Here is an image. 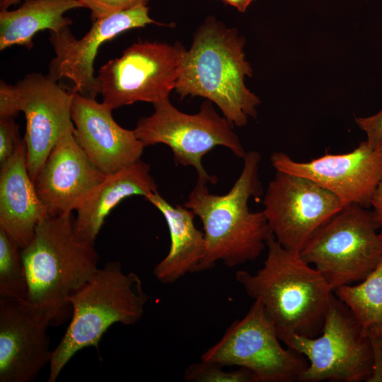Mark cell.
Wrapping results in <instances>:
<instances>
[{
  "label": "cell",
  "instance_id": "1",
  "mask_svg": "<svg viewBox=\"0 0 382 382\" xmlns=\"http://www.w3.org/2000/svg\"><path fill=\"white\" fill-rule=\"evenodd\" d=\"M261 156L246 152L243 167L230 190L224 195L209 192L208 182L199 178L183 204L198 216L203 226L205 253L196 272L209 270L218 262L233 268L255 260L272 236L262 212H251L248 202L263 189L259 178Z\"/></svg>",
  "mask_w": 382,
  "mask_h": 382
},
{
  "label": "cell",
  "instance_id": "2",
  "mask_svg": "<svg viewBox=\"0 0 382 382\" xmlns=\"http://www.w3.org/2000/svg\"><path fill=\"white\" fill-rule=\"evenodd\" d=\"M267 257L255 273L238 270L236 280L259 301L278 335L315 337L321 332L333 289L299 252L282 247L272 236Z\"/></svg>",
  "mask_w": 382,
  "mask_h": 382
},
{
  "label": "cell",
  "instance_id": "3",
  "mask_svg": "<svg viewBox=\"0 0 382 382\" xmlns=\"http://www.w3.org/2000/svg\"><path fill=\"white\" fill-rule=\"evenodd\" d=\"M74 221L72 213L46 216L21 248L29 289L27 301L46 312L52 326L71 316L69 297L99 269L94 244L76 237Z\"/></svg>",
  "mask_w": 382,
  "mask_h": 382
},
{
  "label": "cell",
  "instance_id": "4",
  "mask_svg": "<svg viewBox=\"0 0 382 382\" xmlns=\"http://www.w3.org/2000/svg\"><path fill=\"white\" fill-rule=\"evenodd\" d=\"M244 38L214 18L197 29L186 50L175 91L183 98L201 96L215 103L224 117L237 127L255 118L260 99L247 88L252 69L243 52Z\"/></svg>",
  "mask_w": 382,
  "mask_h": 382
},
{
  "label": "cell",
  "instance_id": "5",
  "mask_svg": "<svg viewBox=\"0 0 382 382\" xmlns=\"http://www.w3.org/2000/svg\"><path fill=\"white\" fill-rule=\"evenodd\" d=\"M148 297L140 277L124 272L118 261L108 262L69 297L71 322L52 350L48 382H55L79 351L94 347L115 323L133 325L141 319Z\"/></svg>",
  "mask_w": 382,
  "mask_h": 382
},
{
  "label": "cell",
  "instance_id": "6",
  "mask_svg": "<svg viewBox=\"0 0 382 382\" xmlns=\"http://www.w3.org/2000/svg\"><path fill=\"white\" fill-rule=\"evenodd\" d=\"M299 253L333 290L362 281L382 259V237L373 212L345 205L312 234Z\"/></svg>",
  "mask_w": 382,
  "mask_h": 382
},
{
  "label": "cell",
  "instance_id": "7",
  "mask_svg": "<svg viewBox=\"0 0 382 382\" xmlns=\"http://www.w3.org/2000/svg\"><path fill=\"white\" fill-rule=\"evenodd\" d=\"M153 105L154 112L141 117L133 129L136 137L144 147L167 145L175 165L192 166L199 178L216 183L217 178L208 174L202 161L216 146L228 148L238 158L245 156L246 151L233 131V124L219 116L210 100L204 101L194 115L178 110L168 98Z\"/></svg>",
  "mask_w": 382,
  "mask_h": 382
},
{
  "label": "cell",
  "instance_id": "8",
  "mask_svg": "<svg viewBox=\"0 0 382 382\" xmlns=\"http://www.w3.org/2000/svg\"><path fill=\"white\" fill-rule=\"evenodd\" d=\"M287 347L304 356L308 366L299 381H366L373 366L371 342L359 323L333 293L319 335H278Z\"/></svg>",
  "mask_w": 382,
  "mask_h": 382
},
{
  "label": "cell",
  "instance_id": "9",
  "mask_svg": "<svg viewBox=\"0 0 382 382\" xmlns=\"http://www.w3.org/2000/svg\"><path fill=\"white\" fill-rule=\"evenodd\" d=\"M275 325L255 301L246 315L235 320L201 360L249 370L255 382L299 381L308 366L306 358L281 344Z\"/></svg>",
  "mask_w": 382,
  "mask_h": 382
},
{
  "label": "cell",
  "instance_id": "10",
  "mask_svg": "<svg viewBox=\"0 0 382 382\" xmlns=\"http://www.w3.org/2000/svg\"><path fill=\"white\" fill-rule=\"evenodd\" d=\"M72 93L49 74H27L15 85L0 83V116L25 114L27 168L34 182L62 134L73 127Z\"/></svg>",
  "mask_w": 382,
  "mask_h": 382
},
{
  "label": "cell",
  "instance_id": "11",
  "mask_svg": "<svg viewBox=\"0 0 382 382\" xmlns=\"http://www.w3.org/2000/svg\"><path fill=\"white\" fill-rule=\"evenodd\" d=\"M185 52L178 42L132 44L98 71L102 103L114 110L139 101L154 104L168 98L175 88Z\"/></svg>",
  "mask_w": 382,
  "mask_h": 382
},
{
  "label": "cell",
  "instance_id": "12",
  "mask_svg": "<svg viewBox=\"0 0 382 382\" xmlns=\"http://www.w3.org/2000/svg\"><path fill=\"white\" fill-rule=\"evenodd\" d=\"M262 204L275 240L299 253L312 234L345 205L313 180L279 170L270 182Z\"/></svg>",
  "mask_w": 382,
  "mask_h": 382
},
{
  "label": "cell",
  "instance_id": "13",
  "mask_svg": "<svg viewBox=\"0 0 382 382\" xmlns=\"http://www.w3.org/2000/svg\"><path fill=\"white\" fill-rule=\"evenodd\" d=\"M276 170L306 177L337 196L346 204L371 207L382 180V144L373 148L365 140L344 154H325L310 161L299 162L284 152L270 156Z\"/></svg>",
  "mask_w": 382,
  "mask_h": 382
},
{
  "label": "cell",
  "instance_id": "14",
  "mask_svg": "<svg viewBox=\"0 0 382 382\" xmlns=\"http://www.w3.org/2000/svg\"><path fill=\"white\" fill-rule=\"evenodd\" d=\"M157 23L149 15L146 4H139L129 9L113 13L93 21L88 32L77 39L69 26L57 32H50L49 40L55 57L49 66V75L54 80H71L73 92L93 98L99 93L93 64L100 45L127 30Z\"/></svg>",
  "mask_w": 382,
  "mask_h": 382
},
{
  "label": "cell",
  "instance_id": "15",
  "mask_svg": "<svg viewBox=\"0 0 382 382\" xmlns=\"http://www.w3.org/2000/svg\"><path fill=\"white\" fill-rule=\"evenodd\" d=\"M51 318L27 301L0 299V382H32L52 354Z\"/></svg>",
  "mask_w": 382,
  "mask_h": 382
},
{
  "label": "cell",
  "instance_id": "16",
  "mask_svg": "<svg viewBox=\"0 0 382 382\" xmlns=\"http://www.w3.org/2000/svg\"><path fill=\"white\" fill-rule=\"evenodd\" d=\"M74 129L62 134L33 182L48 216L76 211L106 176L79 145Z\"/></svg>",
  "mask_w": 382,
  "mask_h": 382
},
{
  "label": "cell",
  "instance_id": "17",
  "mask_svg": "<svg viewBox=\"0 0 382 382\" xmlns=\"http://www.w3.org/2000/svg\"><path fill=\"white\" fill-rule=\"evenodd\" d=\"M71 93L74 137L103 173L112 174L140 159L144 146L134 130L120 126L103 103Z\"/></svg>",
  "mask_w": 382,
  "mask_h": 382
},
{
  "label": "cell",
  "instance_id": "18",
  "mask_svg": "<svg viewBox=\"0 0 382 382\" xmlns=\"http://www.w3.org/2000/svg\"><path fill=\"white\" fill-rule=\"evenodd\" d=\"M48 214L39 199L27 168L23 139L0 170V228L23 248L37 225Z\"/></svg>",
  "mask_w": 382,
  "mask_h": 382
},
{
  "label": "cell",
  "instance_id": "19",
  "mask_svg": "<svg viewBox=\"0 0 382 382\" xmlns=\"http://www.w3.org/2000/svg\"><path fill=\"white\" fill-rule=\"evenodd\" d=\"M150 170V165L139 159L106 175L76 210L74 221L76 237L83 242L94 244L105 218L120 202L133 195L145 198L158 191Z\"/></svg>",
  "mask_w": 382,
  "mask_h": 382
},
{
  "label": "cell",
  "instance_id": "20",
  "mask_svg": "<svg viewBox=\"0 0 382 382\" xmlns=\"http://www.w3.org/2000/svg\"><path fill=\"white\" fill-rule=\"evenodd\" d=\"M145 199L162 214L170 238L168 254L154 268L156 279L161 284H170L187 273L196 272L206 244L204 232L195 225V214L183 205H172L158 191Z\"/></svg>",
  "mask_w": 382,
  "mask_h": 382
},
{
  "label": "cell",
  "instance_id": "21",
  "mask_svg": "<svg viewBox=\"0 0 382 382\" xmlns=\"http://www.w3.org/2000/svg\"><path fill=\"white\" fill-rule=\"evenodd\" d=\"M79 8H84L81 0H24L17 9L1 10L0 50L13 45L32 49L37 33L69 26L72 21L64 14Z\"/></svg>",
  "mask_w": 382,
  "mask_h": 382
},
{
  "label": "cell",
  "instance_id": "22",
  "mask_svg": "<svg viewBox=\"0 0 382 382\" xmlns=\"http://www.w3.org/2000/svg\"><path fill=\"white\" fill-rule=\"evenodd\" d=\"M333 293L352 313L370 342L382 340V259L364 279L337 287Z\"/></svg>",
  "mask_w": 382,
  "mask_h": 382
},
{
  "label": "cell",
  "instance_id": "23",
  "mask_svg": "<svg viewBox=\"0 0 382 382\" xmlns=\"http://www.w3.org/2000/svg\"><path fill=\"white\" fill-rule=\"evenodd\" d=\"M28 291L21 248L0 228V299L27 301Z\"/></svg>",
  "mask_w": 382,
  "mask_h": 382
},
{
  "label": "cell",
  "instance_id": "24",
  "mask_svg": "<svg viewBox=\"0 0 382 382\" xmlns=\"http://www.w3.org/2000/svg\"><path fill=\"white\" fill-rule=\"evenodd\" d=\"M222 366L206 361L190 364L184 372V380L189 382H255L248 369L225 371Z\"/></svg>",
  "mask_w": 382,
  "mask_h": 382
},
{
  "label": "cell",
  "instance_id": "25",
  "mask_svg": "<svg viewBox=\"0 0 382 382\" xmlns=\"http://www.w3.org/2000/svg\"><path fill=\"white\" fill-rule=\"evenodd\" d=\"M84 8L91 11L93 21L113 13L129 9L139 4H147L149 0H81Z\"/></svg>",
  "mask_w": 382,
  "mask_h": 382
},
{
  "label": "cell",
  "instance_id": "26",
  "mask_svg": "<svg viewBox=\"0 0 382 382\" xmlns=\"http://www.w3.org/2000/svg\"><path fill=\"white\" fill-rule=\"evenodd\" d=\"M14 117H0V163H4L13 154L21 140L18 125Z\"/></svg>",
  "mask_w": 382,
  "mask_h": 382
},
{
  "label": "cell",
  "instance_id": "27",
  "mask_svg": "<svg viewBox=\"0 0 382 382\" xmlns=\"http://www.w3.org/2000/svg\"><path fill=\"white\" fill-rule=\"evenodd\" d=\"M355 120L366 133L369 146L376 148L382 144V109L373 115L357 117Z\"/></svg>",
  "mask_w": 382,
  "mask_h": 382
},
{
  "label": "cell",
  "instance_id": "28",
  "mask_svg": "<svg viewBox=\"0 0 382 382\" xmlns=\"http://www.w3.org/2000/svg\"><path fill=\"white\" fill-rule=\"evenodd\" d=\"M373 354L372 372L367 382H382V340L371 342Z\"/></svg>",
  "mask_w": 382,
  "mask_h": 382
},
{
  "label": "cell",
  "instance_id": "29",
  "mask_svg": "<svg viewBox=\"0 0 382 382\" xmlns=\"http://www.w3.org/2000/svg\"><path fill=\"white\" fill-rule=\"evenodd\" d=\"M371 207L373 209L372 212L378 224L380 234L382 237V180L373 195Z\"/></svg>",
  "mask_w": 382,
  "mask_h": 382
},
{
  "label": "cell",
  "instance_id": "30",
  "mask_svg": "<svg viewBox=\"0 0 382 382\" xmlns=\"http://www.w3.org/2000/svg\"><path fill=\"white\" fill-rule=\"evenodd\" d=\"M225 3L233 6L240 12H245L254 0H223Z\"/></svg>",
  "mask_w": 382,
  "mask_h": 382
},
{
  "label": "cell",
  "instance_id": "31",
  "mask_svg": "<svg viewBox=\"0 0 382 382\" xmlns=\"http://www.w3.org/2000/svg\"><path fill=\"white\" fill-rule=\"evenodd\" d=\"M21 0H0L1 10L8 9V8L13 5L17 4L21 2Z\"/></svg>",
  "mask_w": 382,
  "mask_h": 382
}]
</instances>
